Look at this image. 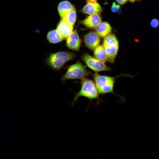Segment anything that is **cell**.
Returning <instances> with one entry per match:
<instances>
[{"mask_svg": "<svg viewBox=\"0 0 159 159\" xmlns=\"http://www.w3.org/2000/svg\"><path fill=\"white\" fill-rule=\"evenodd\" d=\"M94 55L95 58L105 63L107 60V57L102 45H98L94 50Z\"/></svg>", "mask_w": 159, "mask_h": 159, "instance_id": "obj_15", "label": "cell"}, {"mask_svg": "<svg viewBox=\"0 0 159 159\" xmlns=\"http://www.w3.org/2000/svg\"><path fill=\"white\" fill-rule=\"evenodd\" d=\"M128 0H116V1L119 4L123 5Z\"/></svg>", "mask_w": 159, "mask_h": 159, "instance_id": "obj_19", "label": "cell"}, {"mask_svg": "<svg viewBox=\"0 0 159 159\" xmlns=\"http://www.w3.org/2000/svg\"><path fill=\"white\" fill-rule=\"evenodd\" d=\"M102 18L99 14L97 13L89 15L81 21L82 24L86 27L95 28L102 22Z\"/></svg>", "mask_w": 159, "mask_h": 159, "instance_id": "obj_10", "label": "cell"}, {"mask_svg": "<svg viewBox=\"0 0 159 159\" xmlns=\"http://www.w3.org/2000/svg\"><path fill=\"white\" fill-rule=\"evenodd\" d=\"M81 44V40L77 29L73 31L66 39V46L72 50H79Z\"/></svg>", "mask_w": 159, "mask_h": 159, "instance_id": "obj_7", "label": "cell"}, {"mask_svg": "<svg viewBox=\"0 0 159 159\" xmlns=\"http://www.w3.org/2000/svg\"><path fill=\"white\" fill-rule=\"evenodd\" d=\"M102 46L106 52L107 60L112 63L117 55L119 47L118 41L113 34H110L104 38Z\"/></svg>", "mask_w": 159, "mask_h": 159, "instance_id": "obj_5", "label": "cell"}, {"mask_svg": "<svg viewBox=\"0 0 159 159\" xmlns=\"http://www.w3.org/2000/svg\"><path fill=\"white\" fill-rule=\"evenodd\" d=\"M102 8L97 2L87 1L86 4L81 10L83 13L89 15L95 14H100L102 11Z\"/></svg>", "mask_w": 159, "mask_h": 159, "instance_id": "obj_9", "label": "cell"}, {"mask_svg": "<svg viewBox=\"0 0 159 159\" xmlns=\"http://www.w3.org/2000/svg\"><path fill=\"white\" fill-rule=\"evenodd\" d=\"M72 52L62 51L51 53L46 60V64L55 70H59L67 62L74 59Z\"/></svg>", "mask_w": 159, "mask_h": 159, "instance_id": "obj_2", "label": "cell"}, {"mask_svg": "<svg viewBox=\"0 0 159 159\" xmlns=\"http://www.w3.org/2000/svg\"><path fill=\"white\" fill-rule=\"evenodd\" d=\"M73 26L62 20L57 24L56 30L64 39H66L73 31Z\"/></svg>", "mask_w": 159, "mask_h": 159, "instance_id": "obj_11", "label": "cell"}, {"mask_svg": "<svg viewBox=\"0 0 159 159\" xmlns=\"http://www.w3.org/2000/svg\"><path fill=\"white\" fill-rule=\"evenodd\" d=\"M87 1L92 2H97V0H87Z\"/></svg>", "mask_w": 159, "mask_h": 159, "instance_id": "obj_20", "label": "cell"}, {"mask_svg": "<svg viewBox=\"0 0 159 159\" xmlns=\"http://www.w3.org/2000/svg\"><path fill=\"white\" fill-rule=\"evenodd\" d=\"M150 24L152 28H156L159 25V21L157 19H153L150 21Z\"/></svg>", "mask_w": 159, "mask_h": 159, "instance_id": "obj_17", "label": "cell"}, {"mask_svg": "<svg viewBox=\"0 0 159 159\" xmlns=\"http://www.w3.org/2000/svg\"><path fill=\"white\" fill-rule=\"evenodd\" d=\"M120 8V6L119 4H117L115 2H113L111 6V10L112 11L114 12H117Z\"/></svg>", "mask_w": 159, "mask_h": 159, "instance_id": "obj_18", "label": "cell"}, {"mask_svg": "<svg viewBox=\"0 0 159 159\" xmlns=\"http://www.w3.org/2000/svg\"><path fill=\"white\" fill-rule=\"evenodd\" d=\"M82 59L88 67L95 72L109 71L110 70V68L105 63L88 54H84L82 57Z\"/></svg>", "mask_w": 159, "mask_h": 159, "instance_id": "obj_6", "label": "cell"}, {"mask_svg": "<svg viewBox=\"0 0 159 159\" xmlns=\"http://www.w3.org/2000/svg\"><path fill=\"white\" fill-rule=\"evenodd\" d=\"M46 38L49 43L52 44L58 43L64 40L56 29L49 31L47 34Z\"/></svg>", "mask_w": 159, "mask_h": 159, "instance_id": "obj_14", "label": "cell"}, {"mask_svg": "<svg viewBox=\"0 0 159 159\" xmlns=\"http://www.w3.org/2000/svg\"><path fill=\"white\" fill-rule=\"evenodd\" d=\"M88 75L86 67L80 62L78 61L69 66L65 73L61 78V81L64 82L67 80L82 79Z\"/></svg>", "mask_w": 159, "mask_h": 159, "instance_id": "obj_4", "label": "cell"}, {"mask_svg": "<svg viewBox=\"0 0 159 159\" xmlns=\"http://www.w3.org/2000/svg\"><path fill=\"white\" fill-rule=\"evenodd\" d=\"M76 12L74 8L66 14L61 20L73 26L76 22Z\"/></svg>", "mask_w": 159, "mask_h": 159, "instance_id": "obj_16", "label": "cell"}, {"mask_svg": "<svg viewBox=\"0 0 159 159\" xmlns=\"http://www.w3.org/2000/svg\"><path fill=\"white\" fill-rule=\"evenodd\" d=\"M131 2H134L136 0H129Z\"/></svg>", "mask_w": 159, "mask_h": 159, "instance_id": "obj_21", "label": "cell"}, {"mask_svg": "<svg viewBox=\"0 0 159 159\" xmlns=\"http://www.w3.org/2000/svg\"><path fill=\"white\" fill-rule=\"evenodd\" d=\"M93 78L95 83L100 94H115L114 91L115 77L100 75L95 73L93 75Z\"/></svg>", "mask_w": 159, "mask_h": 159, "instance_id": "obj_3", "label": "cell"}, {"mask_svg": "<svg viewBox=\"0 0 159 159\" xmlns=\"http://www.w3.org/2000/svg\"><path fill=\"white\" fill-rule=\"evenodd\" d=\"M96 32L102 38H105L110 34L112 28L109 23L106 22H101L95 28Z\"/></svg>", "mask_w": 159, "mask_h": 159, "instance_id": "obj_12", "label": "cell"}, {"mask_svg": "<svg viewBox=\"0 0 159 159\" xmlns=\"http://www.w3.org/2000/svg\"><path fill=\"white\" fill-rule=\"evenodd\" d=\"M81 87L79 92L75 94L72 106H74L76 102L80 97L87 98L91 101L96 100L100 101V94L94 82L90 79L84 78L82 80Z\"/></svg>", "mask_w": 159, "mask_h": 159, "instance_id": "obj_1", "label": "cell"}, {"mask_svg": "<svg viewBox=\"0 0 159 159\" xmlns=\"http://www.w3.org/2000/svg\"></svg>", "mask_w": 159, "mask_h": 159, "instance_id": "obj_22", "label": "cell"}, {"mask_svg": "<svg viewBox=\"0 0 159 159\" xmlns=\"http://www.w3.org/2000/svg\"><path fill=\"white\" fill-rule=\"evenodd\" d=\"M84 42L88 48L93 50L99 45L100 42V37L96 32L91 31L85 35Z\"/></svg>", "mask_w": 159, "mask_h": 159, "instance_id": "obj_8", "label": "cell"}, {"mask_svg": "<svg viewBox=\"0 0 159 159\" xmlns=\"http://www.w3.org/2000/svg\"><path fill=\"white\" fill-rule=\"evenodd\" d=\"M74 8V6L70 2L67 0H64L59 4L57 10L60 16L62 18Z\"/></svg>", "mask_w": 159, "mask_h": 159, "instance_id": "obj_13", "label": "cell"}]
</instances>
